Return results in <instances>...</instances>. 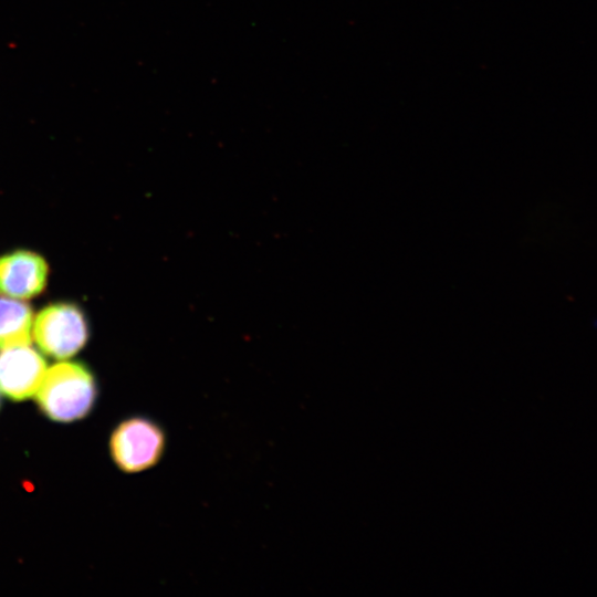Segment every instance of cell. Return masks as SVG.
Wrapping results in <instances>:
<instances>
[{
  "mask_svg": "<svg viewBox=\"0 0 597 597\" xmlns=\"http://www.w3.org/2000/svg\"><path fill=\"white\" fill-rule=\"evenodd\" d=\"M35 394L39 407L50 419L71 422L90 412L96 398V385L86 367L64 362L46 369Z\"/></svg>",
  "mask_w": 597,
  "mask_h": 597,
  "instance_id": "obj_1",
  "label": "cell"
},
{
  "mask_svg": "<svg viewBox=\"0 0 597 597\" xmlns=\"http://www.w3.org/2000/svg\"><path fill=\"white\" fill-rule=\"evenodd\" d=\"M48 265L42 256L31 251H15L0 256V293L25 300L45 287Z\"/></svg>",
  "mask_w": 597,
  "mask_h": 597,
  "instance_id": "obj_5",
  "label": "cell"
},
{
  "mask_svg": "<svg viewBox=\"0 0 597 597\" xmlns=\"http://www.w3.org/2000/svg\"><path fill=\"white\" fill-rule=\"evenodd\" d=\"M167 446L165 430L146 417H133L121 422L111 437V454L126 473H137L155 467Z\"/></svg>",
  "mask_w": 597,
  "mask_h": 597,
  "instance_id": "obj_2",
  "label": "cell"
},
{
  "mask_svg": "<svg viewBox=\"0 0 597 597\" xmlns=\"http://www.w3.org/2000/svg\"><path fill=\"white\" fill-rule=\"evenodd\" d=\"M87 336L83 313L72 304L46 306L33 320L32 337L44 354L54 358L72 357L85 345Z\"/></svg>",
  "mask_w": 597,
  "mask_h": 597,
  "instance_id": "obj_3",
  "label": "cell"
},
{
  "mask_svg": "<svg viewBox=\"0 0 597 597\" xmlns=\"http://www.w3.org/2000/svg\"><path fill=\"white\" fill-rule=\"evenodd\" d=\"M46 363L30 345L0 349V391L20 401L33 396L44 377Z\"/></svg>",
  "mask_w": 597,
  "mask_h": 597,
  "instance_id": "obj_4",
  "label": "cell"
},
{
  "mask_svg": "<svg viewBox=\"0 0 597 597\" xmlns=\"http://www.w3.org/2000/svg\"><path fill=\"white\" fill-rule=\"evenodd\" d=\"M33 320L27 303L9 296L0 297V349L30 345Z\"/></svg>",
  "mask_w": 597,
  "mask_h": 597,
  "instance_id": "obj_6",
  "label": "cell"
}]
</instances>
